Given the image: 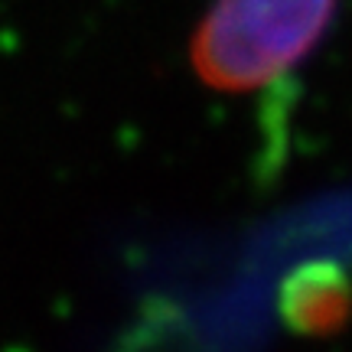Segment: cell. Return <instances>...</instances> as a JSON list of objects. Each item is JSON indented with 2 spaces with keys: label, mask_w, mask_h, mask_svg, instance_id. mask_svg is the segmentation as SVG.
Listing matches in <instances>:
<instances>
[{
  "label": "cell",
  "mask_w": 352,
  "mask_h": 352,
  "mask_svg": "<svg viewBox=\"0 0 352 352\" xmlns=\"http://www.w3.org/2000/svg\"><path fill=\"white\" fill-rule=\"evenodd\" d=\"M336 0H215L192 36L209 88L254 91L287 76L323 39Z\"/></svg>",
  "instance_id": "1"
}]
</instances>
